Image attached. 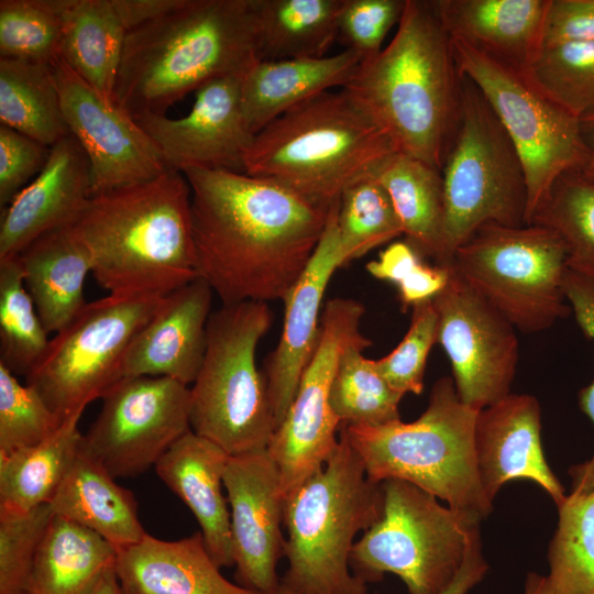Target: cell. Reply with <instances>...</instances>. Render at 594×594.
Returning <instances> with one entry per match:
<instances>
[{"mask_svg": "<svg viewBox=\"0 0 594 594\" xmlns=\"http://www.w3.org/2000/svg\"><path fill=\"white\" fill-rule=\"evenodd\" d=\"M90 197V165L70 133L51 147L41 173L1 208L0 261L70 224Z\"/></svg>", "mask_w": 594, "mask_h": 594, "instance_id": "7402d4cb", "label": "cell"}, {"mask_svg": "<svg viewBox=\"0 0 594 594\" xmlns=\"http://www.w3.org/2000/svg\"><path fill=\"white\" fill-rule=\"evenodd\" d=\"M240 80L241 76H227L206 84L196 91L193 108L183 118L134 117L169 168L244 173V158L255 134L243 114Z\"/></svg>", "mask_w": 594, "mask_h": 594, "instance_id": "d6986e66", "label": "cell"}, {"mask_svg": "<svg viewBox=\"0 0 594 594\" xmlns=\"http://www.w3.org/2000/svg\"><path fill=\"white\" fill-rule=\"evenodd\" d=\"M70 133L90 165V196L142 183L168 169L135 119L106 100L58 56L51 64Z\"/></svg>", "mask_w": 594, "mask_h": 594, "instance_id": "e0dca14e", "label": "cell"}, {"mask_svg": "<svg viewBox=\"0 0 594 594\" xmlns=\"http://www.w3.org/2000/svg\"><path fill=\"white\" fill-rule=\"evenodd\" d=\"M477 409L459 397L452 377L432 386L414 421L382 426L341 425L370 481L409 482L477 520L493 509L481 485L474 446Z\"/></svg>", "mask_w": 594, "mask_h": 594, "instance_id": "52a82bcc", "label": "cell"}, {"mask_svg": "<svg viewBox=\"0 0 594 594\" xmlns=\"http://www.w3.org/2000/svg\"><path fill=\"white\" fill-rule=\"evenodd\" d=\"M229 458L218 444L190 429L154 466L164 484L194 514L206 548L220 568L234 564L230 509L222 493Z\"/></svg>", "mask_w": 594, "mask_h": 594, "instance_id": "cb8c5ba5", "label": "cell"}, {"mask_svg": "<svg viewBox=\"0 0 594 594\" xmlns=\"http://www.w3.org/2000/svg\"><path fill=\"white\" fill-rule=\"evenodd\" d=\"M16 257L45 330L58 332L87 304L84 285L92 265L86 248L66 226L41 235Z\"/></svg>", "mask_w": 594, "mask_h": 594, "instance_id": "83f0119b", "label": "cell"}, {"mask_svg": "<svg viewBox=\"0 0 594 594\" xmlns=\"http://www.w3.org/2000/svg\"><path fill=\"white\" fill-rule=\"evenodd\" d=\"M127 31L156 20L177 8L183 0H112Z\"/></svg>", "mask_w": 594, "mask_h": 594, "instance_id": "816d5d0a", "label": "cell"}, {"mask_svg": "<svg viewBox=\"0 0 594 594\" xmlns=\"http://www.w3.org/2000/svg\"><path fill=\"white\" fill-rule=\"evenodd\" d=\"M451 38L526 72L543 47L549 0H433Z\"/></svg>", "mask_w": 594, "mask_h": 594, "instance_id": "d4e9b609", "label": "cell"}, {"mask_svg": "<svg viewBox=\"0 0 594 594\" xmlns=\"http://www.w3.org/2000/svg\"><path fill=\"white\" fill-rule=\"evenodd\" d=\"M530 223L557 233L568 267L594 278V178L581 170L560 176Z\"/></svg>", "mask_w": 594, "mask_h": 594, "instance_id": "74e56055", "label": "cell"}, {"mask_svg": "<svg viewBox=\"0 0 594 594\" xmlns=\"http://www.w3.org/2000/svg\"><path fill=\"white\" fill-rule=\"evenodd\" d=\"M563 292L582 332L594 340V278L568 267ZM579 406L594 425V381L579 392ZM569 473L572 491H594V453L587 462L571 466Z\"/></svg>", "mask_w": 594, "mask_h": 594, "instance_id": "c3c4849f", "label": "cell"}, {"mask_svg": "<svg viewBox=\"0 0 594 594\" xmlns=\"http://www.w3.org/2000/svg\"><path fill=\"white\" fill-rule=\"evenodd\" d=\"M63 424L34 387L0 363V453L36 446Z\"/></svg>", "mask_w": 594, "mask_h": 594, "instance_id": "7bdbcfd3", "label": "cell"}, {"mask_svg": "<svg viewBox=\"0 0 594 594\" xmlns=\"http://www.w3.org/2000/svg\"><path fill=\"white\" fill-rule=\"evenodd\" d=\"M558 509L549 581L556 594H594V491L571 492Z\"/></svg>", "mask_w": 594, "mask_h": 594, "instance_id": "8d00e7d4", "label": "cell"}, {"mask_svg": "<svg viewBox=\"0 0 594 594\" xmlns=\"http://www.w3.org/2000/svg\"><path fill=\"white\" fill-rule=\"evenodd\" d=\"M451 266L520 332L544 331L571 311L563 292L566 250L547 227L482 226Z\"/></svg>", "mask_w": 594, "mask_h": 594, "instance_id": "8fae6325", "label": "cell"}, {"mask_svg": "<svg viewBox=\"0 0 594 594\" xmlns=\"http://www.w3.org/2000/svg\"><path fill=\"white\" fill-rule=\"evenodd\" d=\"M525 73L572 116L580 119L594 110V42L543 46Z\"/></svg>", "mask_w": 594, "mask_h": 594, "instance_id": "60d3db41", "label": "cell"}, {"mask_svg": "<svg viewBox=\"0 0 594 594\" xmlns=\"http://www.w3.org/2000/svg\"><path fill=\"white\" fill-rule=\"evenodd\" d=\"M163 297L109 294L87 302L50 340L26 384L63 421L82 414L123 378L128 349Z\"/></svg>", "mask_w": 594, "mask_h": 594, "instance_id": "7c38bea8", "label": "cell"}, {"mask_svg": "<svg viewBox=\"0 0 594 594\" xmlns=\"http://www.w3.org/2000/svg\"><path fill=\"white\" fill-rule=\"evenodd\" d=\"M59 0H1L0 57L50 65L59 56Z\"/></svg>", "mask_w": 594, "mask_h": 594, "instance_id": "b9f144b4", "label": "cell"}, {"mask_svg": "<svg viewBox=\"0 0 594 594\" xmlns=\"http://www.w3.org/2000/svg\"><path fill=\"white\" fill-rule=\"evenodd\" d=\"M343 0H254L261 61L318 58L338 40Z\"/></svg>", "mask_w": 594, "mask_h": 594, "instance_id": "d6a6232c", "label": "cell"}, {"mask_svg": "<svg viewBox=\"0 0 594 594\" xmlns=\"http://www.w3.org/2000/svg\"><path fill=\"white\" fill-rule=\"evenodd\" d=\"M399 152L387 130L344 88L311 98L262 129L244 173L324 207Z\"/></svg>", "mask_w": 594, "mask_h": 594, "instance_id": "5b68a950", "label": "cell"}, {"mask_svg": "<svg viewBox=\"0 0 594 594\" xmlns=\"http://www.w3.org/2000/svg\"><path fill=\"white\" fill-rule=\"evenodd\" d=\"M53 515L50 504L22 514L0 513V594H23Z\"/></svg>", "mask_w": 594, "mask_h": 594, "instance_id": "bcb514c9", "label": "cell"}, {"mask_svg": "<svg viewBox=\"0 0 594 594\" xmlns=\"http://www.w3.org/2000/svg\"><path fill=\"white\" fill-rule=\"evenodd\" d=\"M371 345L372 341L351 344L340 356L330 388V407L340 425L382 426L400 419L404 396L364 356Z\"/></svg>", "mask_w": 594, "mask_h": 594, "instance_id": "d590c367", "label": "cell"}, {"mask_svg": "<svg viewBox=\"0 0 594 594\" xmlns=\"http://www.w3.org/2000/svg\"><path fill=\"white\" fill-rule=\"evenodd\" d=\"M437 343V312L432 300L411 308L409 328L387 355L373 360L375 369L397 393L420 395L428 355Z\"/></svg>", "mask_w": 594, "mask_h": 594, "instance_id": "f6af8a7d", "label": "cell"}, {"mask_svg": "<svg viewBox=\"0 0 594 594\" xmlns=\"http://www.w3.org/2000/svg\"><path fill=\"white\" fill-rule=\"evenodd\" d=\"M594 42V0H549L543 46Z\"/></svg>", "mask_w": 594, "mask_h": 594, "instance_id": "f907efd6", "label": "cell"}, {"mask_svg": "<svg viewBox=\"0 0 594 594\" xmlns=\"http://www.w3.org/2000/svg\"><path fill=\"white\" fill-rule=\"evenodd\" d=\"M381 490L382 515L354 543L352 573L364 583L393 573L409 594H440L480 536V520L403 480H385Z\"/></svg>", "mask_w": 594, "mask_h": 594, "instance_id": "30bf717a", "label": "cell"}, {"mask_svg": "<svg viewBox=\"0 0 594 594\" xmlns=\"http://www.w3.org/2000/svg\"><path fill=\"white\" fill-rule=\"evenodd\" d=\"M406 0H343L338 20V40L361 63L376 56L391 29L398 24Z\"/></svg>", "mask_w": 594, "mask_h": 594, "instance_id": "7dc6e473", "label": "cell"}, {"mask_svg": "<svg viewBox=\"0 0 594 594\" xmlns=\"http://www.w3.org/2000/svg\"><path fill=\"white\" fill-rule=\"evenodd\" d=\"M50 505L54 514L95 531L117 552L146 535L133 493L81 447Z\"/></svg>", "mask_w": 594, "mask_h": 594, "instance_id": "f1b7e54d", "label": "cell"}, {"mask_svg": "<svg viewBox=\"0 0 594 594\" xmlns=\"http://www.w3.org/2000/svg\"><path fill=\"white\" fill-rule=\"evenodd\" d=\"M273 323L267 302L221 305L207 324L206 351L190 389V428L229 455L267 448L276 429L256 348Z\"/></svg>", "mask_w": 594, "mask_h": 594, "instance_id": "ba28073f", "label": "cell"}, {"mask_svg": "<svg viewBox=\"0 0 594 594\" xmlns=\"http://www.w3.org/2000/svg\"><path fill=\"white\" fill-rule=\"evenodd\" d=\"M432 302L437 343L449 358L460 399L481 410L509 395L519 359L515 327L452 266Z\"/></svg>", "mask_w": 594, "mask_h": 594, "instance_id": "2e32d148", "label": "cell"}, {"mask_svg": "<svg viewBox=\"0 0 594 594\" xmlns=\"http://www.w3.org/2000/svg\"><path fill=\"white\" fill-rule=\"evenodd\" d=\"M116 559L117 550L101 536L54 514L23 594H89Z\"/></svg>", "mask_w": 594, "mask_h": 594, "instance_id": "f546056e", "label": "cell"}, {"mask_svg": "<svg viewBox=\"0 0 594 594\" xmlns=\"http://www.w3.org/2000/svg\"><path fill=\"white\" fill-rule=\"evenodd\" d=\"M338 201L304 273L286 295L279 341L264 363V378L276 428L296 394L320 334L322 299L334 272L346 265L337 227Z\"/></svg>", "mask_w": 594, "mask_h": 594, "instance_id": "ffe728a7", "label": "cell"}, {"mask_svg": "<svg viewBox=\"0 0 594 594\" xmlns=\"http://www.w3.org/2000/svg\"><path fill=\"white\" fill-rule=\"evenodd\" d=\"M89 594H123L116 573V566L107 570L101 575Z\"/></svg>", "mask_w": 594, "mask_h": 594, "instance_id": "11a10c76", "label": "cell"}, {"mask_svg": "<svg viewBox=\"0 0 594 594\" xmlns=\"http://www.w3.org/2000/svg\"><path fill=\"white\" fill-rule=\"evenodd\" d=\"M462 75L432 1L406 0L392 41L344 89L399 152L441 170L460 113Z\"/></svg>", "mask_w": 594, "mask_h": 594, "instance_id": "277c9868", "label": "cell"}, {"mask_svg": "<svg viewBox=\"0 0 594 594\" xmlns=\"http://www.w3.org/2000/svg\"><path fill=\"white\" fill-rule=\"evenodd\" d=\"M223 487L230 506L233 561L241 586L278 594V561L285 557L284 496L266 449L230 455Z\"/></svg>", "mask_w": 594, "mask_h": 594, "instance_id": "ac0fdd59", "label": "cell"}, {"mask_svg": "<svg viewBox=\"0 0 594 594\" xmlns=\"http://www.w3.org/2000/svg\"><path fill=\"white\" fill-rule=\"evenodd\" d=\"M541 409L530 394L510 393L477 413L474 446L479 476L487 499L513 480H529L559 506L564 488L550 470L541 444Z\"/></svg>", "mask_w": 594, "mask_h": 594, "instance_id": "44dd1931", "label": "cell"}, {"mask_svg": "<svg viewBox=\"0 0 594 594\" xmlns=\"http://www.w3.org/2000/svg\"><path fill=\"white\" fill-rule=\"evenodd\" d=\"M374 174L392 199L407 242L435 264L448 266L441 170L397 152Z\"/></svg>", "mask_w": 594, "mask_h": 594, "instance_id": "1f68e13d", "label": "cell"}, {"mask_svg": "<svg viewBox=\"0 0 594 594\" xmlns=\"http://www.w3.org/2000/svg\"><path fill=\"white\" fill-rule=\"evenodd\" d=\"M182 173L191 190L198 277L222 305L283 301L308 265L331 206L245 173Z\"/></svg>", "mask_w": 594, "mask_h": 594, "instance_id": "6da1fadb", "label": "cell"}, {"mask_svg": "<svg viewBox=\"0 0 594 594\" xmlns=\"http://www.w3.org/2000/svg\"><path fill=\"white\" fill-rule=\"evenodd\" d=\"M381 483L340 432L324 466L284 497L285 558L278 594H366L351 573L354 538L382 515Z\"/></svg>", "mask_w": 594, "mask_h": 594, "instance_id": "8992f818", "label": "cell"}, {"mask_svg": "<svg viewBox=\"0 0 594 594\" xmlns=\"http://www.w3.org/2000/svg\"><path fill=\"white\" fill-rule=\"evenodd\" d=\"M422 257L407 241L393 242L365 268L374 278L396 286L405 312L432 300L446 287L451 275V265H430Z\"/></svg>", "mask_w": 594, "mask_h": 594, "instance_id": "ee69618b", "label": "cell"}, {"mask_svg": "<svg viewBox=\"0 0 594 594\" xmlns=\"http://www.w3.org/2000/svg\"><path fill=\"white\" fill-rule=\"evenodd\" d=\"M580 125L587 148V163L582 173L594 178V110L580 118Z\"/></svg>", "mask_w": 594, "mask_h": 594, "instance_id": "db71d44e", "label": "cell"}, {"mask_svg": "<svg viewBox=\"0 0 594 594\" xmlns=\"http://www.w3.org/2000/svg\"><path fill=\"white\" fill-rule=\"evenodd\" d=\"M337 227L346 264L404 234L392 199L374 173L342 191Z\"/></svg>", "mask_w": 594, "mask_h": 594, "instance_id": "ab89813d", "label": "cell"}, {"mask_svg": "<svg viewBox=\"0 0 594 594\" xmlns=\"http://www.w3.org/2000/svg\"><path fill=\"white\" fill-rule=\"evenodd\" d=\"M441 176L448 266L457 249L482 226L528 224L521 160L481 90L464 75L459 119Z\"/></svg>", "mask_w": 594, "mask_h": 594, "instance_id": "9c48e42d", "label": "cell"}, {"mask_svg": "<svg viewBox=\"0 0 594 594\" xmlns=\"http://www.w3.org/2000/svg\"><path fill=\"white\" fill-rule=\"evenodd\" d=\"M451 41L460 73L481 90L521 160L530 223L557 179L582 172L587 163L580 119L547 97L525 72Z\"/></svg>", "mask_w": 594, "mask_h": 594, "instance_id": "4fadbf2b", "label": "cell"}, {"mask_svg": "<svg viewBox=\"0 0 594 594\" xmlns=\"http://www.w3.org/2000/svg\"><path fill=\"white\" fill-rule=\"evenodd\" d=\"M487 569V563L482 553L481 537L477 536L468 549L457 575L440 594H468L472 587L483 580Z\"/></svg>", "mask_w": 594, "mask_h": 594, "instance_id": "f5cc1de1", "label": "cell"}, {"mask_svg": "<svg viewBox=\"0 0 594 594\" xmlns=\"http://www.w3.org/2000/svg\"><path fill=\"white\" fill-rule=\"evenodd\" d=\"M116 573L123 594H260L220 573L201 532L175 541L146 532L117 552Z\"/></svg>", "mask_w": 594, "mask_h": 594, "instance_id": "484cf974", "label": "cell"}, {"mask_svg": "<svg viewBox=\"0 0 594 594\" xmlns=\"http://www.w3.org/2000/svg\"><path fill=\"white\" fill-rule=\"evenodd\" d=\"M524 594H556L548 576L529 572L525 582Z\"/></svg>", "mask_w": 594, "mask_h": 594, "instance_id": "9f6ffc18", "label": "cell"}, {"mask_svg": "<svg viewBox=\"0 0 594 594\" xmlns=\"http://www.w3.org/2000/svg\"><path fill=\"white\" fill-rule=\"evenodd\" d=\"M68 227L109 294L163 297L198 277L191 190L180 170L90 196Z\"/></svg>", "mask_w": 594, "mask_h": 594, "instance_id": "7a4b0ae2", "label": "cell"}, {"mask_svg": "<svg viewBox=\"0 0 594 594\" xmlns=\"http://www.w3.org/2000/svg\"><path fill=\"white\" fill-rule=\"evenodd\" d=\"M256 61L254 0H183L127 33L114 103L133 118L164 116L189 92L241 76Z\"/></svg>", "mask_w": 594, "mask_h": 594, "instance_id": "3957f363", "label": "cell"}, {"mask_svg": "<svg viewBox=\"0 0 594 594\" xmlns=\"http://www.w3.org/2000/svg\"><path fill=\"white\" fill-rule=\"evenodd\" d=\"M81 449L114 479L155 466L190 428L189 386L163 376L123 377L102 398Z\"/></svg>", "mask_w": 594, "mask_h": 594, "instance_id": "9a60e30c", "label": "cell"}, {"mask_svg": "<svg viewBox=\"0 0 594 594\" xmlns=\"http://www.w3.org/2000/svg\"><path fill=\"white\" fill-rule=\"evenodd\" d=\"M63 37L59 56L114 103V87L125 35L112 0H59Z\"/></svg>", "mask_w": 594, "mask_h": 594, "instance_id": "4dcf8cb0", "label": "cell"}, {"mask_svg": "<svg viewBox=\"0 0 594 594\" xmlns=\"http://www.w3.org/2000/svg\"><path fill=\"white\" fill-rule=\"evenodd\" d=\"M51 147L0 124V206L6 207L46 165Z\"/></svg>", "mask_w": 594, "mask_h": 594, "instance_id": "681fc988", "label": "cell"}, {"mask_svg": "<svg viewBox=\"0 0 594 594\" xmlns=\"http://www.w3.org/2000/svg\"><path fill=\"white\" fill-rule=\"evenodd\" d=\"M212 295L197 277L164 296L129 346L123 377L163 376L193 384L206 351Z\"/></svg>", "mask_w": 594, "mask_h": 594, "instance_id": "603a6c76", "label": "cell"}, {"mask_svg": "<svg viewBox=\"0 0 594 594\" xmlns=\"http://www.w3.org/2000/svg\"><path fill=\"white\" fill-rule=\"evenodd\" d=\"M0 122L48 147L70 134L50 65L0 57Z\"/></svg>", "mask_w": 594, "mask_h": 594, "instance_id": "e575fe53", "label": "cell"}, {"mask_svg": "<svg viewBox=\"0 0 594 594\" xmlns=\"http://www.w3.org/2000/svg\"><path fill=\"white\" fill-rule=\"evenodd\" d=\"M81 415L36 446L0 453V513L22 514L50 504L79 451Z\"/></svg>", "mask_w": 594, "mask_h": 594, "instance_id": "836d02e7", "label": "cell"}, {"mask_svg": "<svg viewBox=\"0 0 594 594\" xmlns=\"http://www.w3.org/2000/svg\"><path fill=\"white\" fill-rule=\"evenodd\" d=\"M18 257L0 261V363L26 376L47 349V338Z\"/></svg>", "mask_w": 594, "mask_h": 594, "instance_id": "f35d334b", "label": "cell"}, {"mask_svg": "<svg viewBox=\"0 0 594 594\" xmlns=\"http://www.w3.org/2000/svg\"><path fill=\"white\" fill-rule=\"evenodd\" d=\"M360 64L361 58L348 50L318 58L256 61L240 80L249 128L256 135L294 107L336 87L344 88Z\"/></svg>", "mask_w": 594, "mask_h": 594, "instance_id": "4316f807", "label": "cell"}, {"mask_svg": "<svg viewBox=\"0 0 594 594\" xmlns=\"http://www.w3.org/2000/svg\"><path fill=\"white\" fill-rule=\"evenodd\" d=\"M364 312L352 298L336 297L323 305L318 344L266 448L284 497L319 472L338 446L341 425L330 407V388L342 352L372 341L361 332Z\"/></svg>", "mask_w": 594, "mask_h": 594, "instance_id": "5bb4252c", "label": "cell"}]
</instances>
